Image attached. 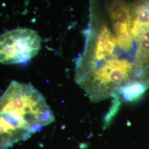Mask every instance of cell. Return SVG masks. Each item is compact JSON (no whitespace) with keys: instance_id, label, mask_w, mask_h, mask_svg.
Returning <instances> with one entry per match:
<instances>
[{"instance_id":"obj_1","label":"cell","mask_w":149,"mask_h":149,"mask_svg":"<svg viewBox=\"0 0 149 149\" xmlns=\"http://www.w3.org/2000/svg\"><path fill=\"white\" fill-rule=\"evenodd\" d=\"M0 113L10 117L31 133L53 122V112L34 86L12 81L0 97Z\"/></svg>"},{"instance_id":"obj_2","label":"cell","mask_w":149,"mask_h":149,"mask_svg":"<svg viewBox=\"0 0 149 149\" xmlns=\"http://www.w3.org/2000/svg\"><path fill=\"white\" fill-rule=\"evenodd\" d=\"M42 40L36 31L17 28L0 35V63L22 64L34 57L41 48Z\"/></svg>"},{"instance_id":"obj_3","label":"cell","mask_w":149,"mask_h":149,"mask_svg":"<svg viewBox=\"0 0 149 149\" xmlns=\"http://www.w3.org/2000/svg\"><path fill=\"white\" fill-rule=\"evenodd\" d=\"M32 134L5 114L0 113V149H7Z\"/></svg>"},{"instance_id":"obj_4","label":"cell","mask_w":149,"mask_h":149,"mask_svg":"<svg viewBox=\"0 0 149 149\" xmlns=\"http://www.w3.org/2000/svg\"><path fill=\"white\" fill-rule=\"evenodd\" d=\"M113 25L126 24L131 26L130 6L124 0H111L107 7Z\"/></svg>"}]
</instances>
